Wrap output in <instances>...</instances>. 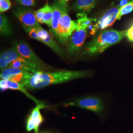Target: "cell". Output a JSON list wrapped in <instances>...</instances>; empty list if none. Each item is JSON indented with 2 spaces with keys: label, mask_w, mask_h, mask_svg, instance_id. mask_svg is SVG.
I'll use <instances>...</instances> for the list:
<instances>
[{
  "label": "cell",
  "mask_w": 133,
  "mask_h": 133,
  "mask_svg": "<svg viewBox=\"0 0 133 133\" xmlns=\"http://www.w3.org/2000/svg\"><path fill=\"white\" fill-rule=\"evenodd\" d=\"M88 76L87 71H85L61 70L54 72L41 71L33 74L32 76L24 82L23 85L28 89H39Z\"/></svg>",
  "instance_id": "cell-1"
},
{
  "label": "cell",
  "mask_w": 133,
  "mask_h": 133,
  "mask_svg": "<svg viewBox=\"0 0 133 133\" xmlns=\"http://www.w3.org/2000/svg\"><path fill=\"white\" fill-rule=\"evenodd\" d=\"M127 30L117 31L114 29L105 30L88 43L83 53L86 55H94L104 52L111 46L117 44L126 36Z\"/></svg>",
  "instance_id": "cell-2"
},
{
  "label": "cell",
  "mask_w": 133,
  "mask_h": 133,
  "mask_svg": "<svg viewBox=\"0 0 133 133\" xmlns=\"http://www.w3.org/2000/svg\"><path fill=\"white\" fill-rule=\"evenodd\" d=\"M68 8L65 9L59 20L57 33L55 36L63 44H67L72 33L76 29V21H72L68 14Z\"/></svg>",
  "instance_id": "cell-3"
},
{
  "label": "cell",
  "mask_w": 133,
  "mask_h": 133,
  "mask_svg": "<svg viewBox=\"0 0 133 133\" xmlns=\"http://www.w3.org/2000/svg\"><path fill=\"white\" fill-rule=\"evenodd\" d=\"M33 74L22 69L9 67L1 70L0 77L1 79L18 82L23 85Z\"/></svg>",
  "instance_id": "cell-4"
},
{
  "label": "cell",
  "mask_w": 133,
  "mask_h": 133,
  "mask_svg": "<svg viewBox=\"0 0 133 133\" xmlns=\"http://www.w3.org/2000/svg\"><path fill=\"white\" fill-rule=\"evenodd\" d=\"M14 48L22 57L33 62L44 70L48 69L46 64L39 59L27 43L18 41L14 43Z\"/></svg>",
  "instance_id": "cell-5"
},
{
  "label": "cell",
  "mask_w": 133,
  "mask_h": 133,
  "mask_svg": "<svg viewBox=\"0 0 133 133\" xmlns=\"http://www.w3.org/2000/svg\"><path fill=\"white\" fill-rule=\"evenodd\" d=\"M118 6L112 8L103 14L92 28L91 34L94 35L97 30H102L112 25L117 19L119 13Z\"/></svg>",
  "instance_id": "cell-6"
},
{
  "label": "cell",
  "mask_w": 133,
  "mask_h": 133,
  "mask_svg": "<svg viewBox=\"0 0 133 133\" xmlns=\"http://www.w3.org/2000/svg\"><path fill=\"white\" fill-rule=\"evenodd\" d=\"M14 14L23 27L37 28L41 26L36 18L35 11L30 8L19 7L14 10Z\"/></svg>",
  "instance_id": "cell-7"
},
{
  "label": "cell",
  "mask_w": 133,
  "mask_h": 133,
  "mask_svg": "<svg viewBox=\"0 0 133 133\" xmlns=\"http://www.w3.org/2000/svg\"><path fill=\"white\" fill-rule=\"evenodd\" d=\"M68 105L77 106L83 109L91 110L96 114H99L103 111L104 106L100 99L96 97H87L76 100Z\"/></svg>",
  "instance_id": "cell-8"
},
{
  "label": "cell",
  "mask_w": 133,
  "mask_h": 133,
  "mask_svg": "<svg viewBox=\"0 0 133 133\" xmlns=\"http://www.w3.org/2000/svg\"><path fill=\"white\" fill-rule=\"evenodd\" d=\"M87 36L85 29H77L72 33L68 43L67 50L71 55L77 52L83 45Z\"/></svg>",
  "instance_id": "cell-9"
},
{
  "label": "cell",
  "mask_w": 133,
  "mask_h": 133,
  "mask_svg": "<svg viewBox=\"0 0 133 133\" xmlns=\"http://www.w3.org/2000/svg\"><path fill=\"white\" fill-rule=\"evenodd\" d=\"M45 104H39L34 109L30 115L27 121L26 130L30 132L33 130H35V133H38L40 125L43 120V116L40 112V109L46 108Z\"/></svg>",
  "instance_id": "cell-10"
},
{
  "label": "cell",
  "mask_w": 133,
  "mask_h": 133,
  "mask_svg": "<svg viewBox=\"0 0 133 133\" xmlns=\"http://www.w3.org/2000/svg\"><path fill=\"white\" fill-rule=\"evenodd\" d=\"M9 67L22 69L34 74L45 71L35 63L25 58L22 56L19 57L18 59L11 62L8 68Z\"/></svg>",
  "instance_id": "cell-11"
},
{
  "label": "cell",
  "mask_w": 133,
  "mask_h": 133,
  "mask_svg": "<svg viewBox=\"0 0 133 133\" xmlns=\"http://www.w3.org/2000/svg\"><path fill=\"white\" fill-rule=\"evenodd\" d=\"M0 87L2 90H5L6 89H12V90H19L22 93H23L25 95L30 99H32L35 102L36 105L39 104H46L41 101L37 99L32 95H30L28 92L27 91L26 88L25 86L18 82H16L11 81H6L4 79H1L0 81Z\"/></svg>",
  "instance_id": "cell-12"
},
{
  "label": "cell",
  "mask_w": 133,
  "mask_h": 133,
  "mask_svg": "<svg viewBox=\"0 0 133 133\" xmlns=\"http://www.w3.org/2000/svg\"><path fill=\"white\" fill-rule=\"evenodd\" d=\"M51 6L53 10V18L51 28L53 33L55 36L57 33L59 20L62 17L64 10L67 7V5L66 2H64L63 0H57Z\"/></svg>",
  "instance_id": "cell-13"
},
{
  "label": "cell",
  "mask_w": 133,
  "mask_h": 133,
  "mask_svg": "<svg viewBox=\"0 0 133 133\" xmlns=\"http://www.w3.org/2000/svg\"><path fill=\"white\" fill-rule=\"evenodd\" d=\"M21 56L14 48L2 52L0 56V68L2 70L8 68L10 64Z\"/></svg>",
  "instance_id": "cell-14"
},
{
  "label": "cell",
  "mask_w": 133,
  "mask_h": 133,
  "mask_svg": "<svg viewBox=\"0 0 133 133\" xmlns=\"http://www.w3.org/2000/svg\"><path fill=\"white\" fill-rule=\"evenodd\" d=\"M98 0H76L71 5L72 10L82 14L89 12L95 7Z\"/></svg>",
  "instance_id": "cell-15"
},
{
  "label": "cell",
  "mask_w": 133,
  "mask_h": 133,
  "mask_svg": "<svg viewBox=\"0 0 133 133\" xmlns=\"http://www.w3.org/2000/svg\"><path fill=\"white\" fill-rule=\"evenodd\" d=\"M78 19L76 21L77 29H85L89 27L93 19L88 18L86 14L79 13L77 15Z\"/></svg>",
  "instance_id": "cell-16"
},
{
  "label": "cell",
  "mask_w": 133,
  "mask_h": 133,
  "mask_svg": "<svg viewBox=\"0 0 133 133\" xmlns=\"http://www.w3.org/2000/svg\"><path fill=\"white\" fill-rule=\"evenodd\" d=\"M42 43H44L48 47L52 49L57 54L61 56H64L65 54L64 51L62 50V49L58 46L57 43L54 41V39L52 38L50 34L48 35V38L43 41Z\"/></svg>",
  "instance_id": "cell-17"
},
{
  "label": "cell",
  "mask_w": 133,
  "mask_h": 133,
  "mask_svg": "<svg viewBox=\"0 0 133 133\" xmlns=\"http://www.w3.org/2000/svg\"><path fill=\"white\" fill-rule=\"evenodd\" d=\"M0 31L1 33L6 37L12 34L8 18L3 14L0 15Z\"/></svg>",
  "instance_id": "cell-18"
},
{
  "label": "cell",
  "mask_w": 133,
  "mask_h": 133,
  "mask_svg": "<svg viewBox=\"0 0 133 133\" xmlns=\"http://www.w3.org/2000/svg\"><path fill=\"white\" fill-rule=\"evenodd\" d=\"M45 10L43 16L42 23L46 24L50 27H51L53 18V10L51 6L48 4L45 5Z\"/></svg>",
  "instance_id": "cell-19"
},
{
  "label": "cell",
  "mask_w": 133,
  "mask_h": 133,
  "mask_svg": "<svg viewBox=\"0 0 133 133\" xmlns=\"http://www.w3.org/2000/svg\"><path fill=\"white\" fill-rule=\"evenodd\" d=\"M133 11V1H131L128 2L126 5H124L119 9L117 19L120 20L123 16L130 14Z\"/></svg>",
  "instance_id": "cell-20"
},
{
  "label": "cell",
  "mask_w": 133,
  "mask_h": 133,
  "mask_svg": "<svg viewBox=\"0 0 133 133\" xmlns=\"http://www.w3.org/2000/svg\"><path fill=\"white\" fill-rule=\"evenodd\" d=\"M36 32L39 38V41L41 42L47 38L48 35L49 34L46 30H44L41 26L36 28Z\"/></svg>",
  "instance_id": "cell-21"
},
{
  "label": "cell",
  "mask_w": 133,
  "mask_h": 133,
  "mask_svg": "<svg viewBox=\"0 0 133 133\" xmlns=\"http://www.w3.org/2000/svg\"><path fill=\"white\" fill-rule=\"evenodd\" d=\"M11 3L10 0H0V12L3 13L10 10Z\"/></svg>",
  "instance_id": "cell-22"
},
{
  "label": "cell",
  "mask_w": 133,
  "mask_h": 133,
  "mask_svg": "<svg viewBox=\"0 0 133 133\" xmlns=\"http://www.w3.org/2000/svg\"><path fill=\"white\" fill-rule=\"evenodd\" d=\"M24 28L25 30L26 31V32L28 34V35L30 36V37L39 41V38H38V36L37 34L36 27H24Z\"/></svg>",
  "instance_id": "cell-23"
},
{
  "label": "cell",
  "mask_w": 133,
  "mask_h": 133,
  "mask_svg": "<svg viewBox=\"0 0 133 133\" xmlns=\"http://www.w3.org/2000/svg\"><path fill=\"white\" fill-rule=\"evenodd\" d=\"M45 6L44 5L42 8L39 9L38 10L35 11V15L36 18L39 23H42V21L45 12Z\"/></svg>",
  "instance_id": "cell-24"
},
{
  "label": "cell",
  "mask_w": 133,
  "mask_h": 133,
  "mask_svg": "<svg viewBox=\"0 0 133 133\" xmlns=\"http://www.w3.org/2000/svg\"><path fill=\"white\" fill-rule=\"evenodd\" d=\"M16 1L20 5L27 7L34 6L36 5V0H16Z\"/></svg>",
  "instance_id": "cell-25"
},
{
  "label": "cell",
  "mask_w": 133,
  "mask_h": 133,
  "mask_svg": "<svg viewBox=\"0 0 133 133\" xmlns=\"http://www.w3.org/2000/svg\"><path fill=\"white\" fill-rule=\"evenodd\" d=\"M126 37H127L130 42L133 43V24L128 30H127Z\"/></svg>",
  "instance_id": "cell-26"
},
{
  "label": "cell",
  "mask_w": 133,
  "mask_h": 133,
  "mask_svg": "<svg viewBox=\"0 0 133 133\" xmlns=\"http://www.w3.org/2000/svg\"><path fill=\"white\" fill-rule=\"evenodd\" d=\"M128 0H121L119 3V8L122 7L124 5H126L128 3Z\"/></svg>",
  "instance_id": "cell-27"
},
{
  "label": "cell",
  "mask_w": 133,
  "mask_h": 133,
  "mask_svg": "<svg viewBox=\"0 0 133 133\" xmlns=\"http://www.w3.org/2000/svg\"><path fill=\"white\" fill-rule=\"evenodd\" d=\"M63 1H64V2H66V3H67V2H68V1H69V0H63Z\"/></svg>",
  "instance_id": "cell-28"
},
{
  "label": "cell",
  "mask_w": 133,
  "mask_h": 133,
  "mask_svg": "<svg viewBox=\"0 0 133 133\" xmlns=\"http://www.w3.org/2000/svg\"></svg>",
  "instance_id": "cell-29"
}]
</instances>
